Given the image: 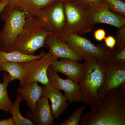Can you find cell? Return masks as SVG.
Segmentation results:
<instances>
[{
  "label": "cell",
  "mask_w": 125,
  "mask_h": 125,
  "mask_svg": "<svg viewBox=\"0 0 125 125\" xmlns=\"http://www.w3.org/2000/svg\"><path fill=\"white\" fill-rule=\"evenodd\" d=\"M57 0H18L11 6L23 12L27 18L37 16L45 7Z\"/></svg>",
  "instance_id": "obj_16"
},
{
  "label": "cell",
  "mask_w": 125,
  "mask_h": 125,
  "mask_svg": "<svg viewBox=\"0 0 125 125\" xmlns=\"http://www.w3.org/2000/svg\"><path fill=\"white\" fill-rule=\"evenodd\" d=\"M104 66L106 81L99 93L100 99L108 91L125 84V63L107 60L104 61Z\"/></svg>",
  "instance_id": "obj_10"
},
{
  "label": "cell",
  "mask_w": 125,
  "mask_h": 125,
  "mask_svg": "<svg viewBox=\"0 0 125 125\" xmlns=\"http://www.w3.org/2000/svg\"><path fill=\"white\" fill-rule=\"evenodd\" d=\"M45 45L48 46L51 55L57 59L66 58L78 62L84 60L83 56L76 49L56 34L52 33L48 35Z\"/></svg>",
  "instance_id": "obj_9"
},
{
  "label": "cell",
  "mask_w": 125,
  "mask_h": 125,
  "mask_svg": "<svg viewBox=\"0 0 125 125\" xmlns=\"http://www.w3.org/2000/svg\"><path fill=\"white\" fill-rule=\"evenodd\" d=\"M0 19L5 23L0 31V49L11 52L25 22L24 13L7 5L0 13Z\"/></svg>",
  "instance_id": "obj_5"
},
{
  "label": "cell",
  "mask_w": 125,
  "mask_h": 125,
  "mask_svg": "<svg viewBox=\"0 0 125 125\" xmlns=\"http://www.w3.org/2000/svg\"><path fill=\"white\" fill-rule=\"evenodd\" d=\"M111 11L118 15L125 16V2L121 0H104Z\"/></svg>",
  "instance_id": "obj_22"
},
{
  "label": "cell",
  "mask_w": 125,
  "mask_h": 125,
  "mask_svg": "<svg viewBox=\"0 0 125 125\" xmlns=\"http://www.w3.org/2000/svg\"><path fill=\"white\" fill-rule=\"evenodd\" d=\"M46 54L42 51L38 55H27L17 51L10 52L3 51L0 49V65L4 62H27L40 59Z\"/></svg>",
  "instance_id": "obj_18"
},
{
  "label": "cell",
  "mask_w": 125,
  "mask_h": 125,
  "mask_svg": "<svg viewBox=\"0 0 125 125\" xmlns=\"http://www.w3.org/2000/svg\"><path fill=\"white\" fill-rule=\"evenodd\" d=\"M81 117V125H125V84L109 90Z\"/></svg>",
  "instance_id": "obj_1"
},
{
  "label": "cell",
  "mask_w": 125,
  "mask_h": 125,
  "mask_svg": "<svg viewBox=\"0 0 125 125\" xmlns=\"http://www.w3.org/2000/svg\"><path fill=\"white\" fill-rule=\"evenodd\" d=\"M6 72L9 73L11 81L18 80L21 84L24 80L25 74L24 69L21 62H4L0 65V71Z\"/></svg>",
  "instance_id": "obj_19"
},
{
  "label": "cell",
  "mask_w": 125,
  "mask_h": 125,
  "mask_svg": "<svg viewBox=\"0 0 125 125\" xmlns=\"http://www.w3.org/2000/svg\"><path fill=\"white\" fill-rule=\"evenodd\" d=\"M8 3L6 0H0V13L3 10Z\"/></svg>",
  "instance_id": "obj_30"
},
{
  "label": "cell",
  "mask_w": 125,
  "mask_h": 125,
  "mask_svg": "<svg viewBox=\"0 0 125 125\" xmlns=\"http://www.w3.org/2000/svg\"><path fill=\"white\" fill-rule=\"evenodd\" d=\"M109 60L120 63H125V46L115 45L111 49V53Z\"/></svg>",
  "instance_id": "obj_24"
},
{
  "label": "cell",
  "mask_w": 125,
  "mask_h": 125,
  "mask_svg": "<svg viewBox=\"0 0 125 125\" xmlns=\"http://www.w3.org/2000/svg\"><path fill=\"white\" fill-rule=\"evenodd\" d=\"M121 0L122 1H123V2H125V0Z\"/></svg>",
  "instance_id": "obj_33"
},
{
  "label": "cell",
  "mask_w": 125,
  "mask_h": 125,
  "mask_svg": "<svg viewBox=\"0 0 125 125\" xmlns=\"http://www.w3.org/2000/svg\"><path fill=\"white\" fill-rule=\"evenodd\" d=\"M42 96L46 97L51 103L52 112L57 119L66 110L70 103L67 102V99L60 90L56 88L49 81L47 84L43 85Z\"/></svg>",
  "instance_id": "obj_15"
},
{
  "label": "cell",
  "mask_w": 125,
  "mask_h": 125,
  "mask_svg": "<svg viewBox=\"0 0 125 125\" xmlns=\"http://www.w3.org/2000/svg\"><path fill=\"white\" fill-rule=\"evenodd\" d=\"M91 21L93 25L104 23L119 29L125 25V16L118 15L111 11L104 0L90 10Z\"/></svg>",
  "instance_id": "obj_11"
},
{
  "label": "cell",
  "mask_w": 125,
  "mask_h": 125,
  "mask_svg": "<svg viewBox=\"0 0 125 125\" xmlns=\"http://www.w3.org/2000/svg\"><path fill=\"white\" fill-rule=\"evenodd\" d=\"M23 100L22 97L19 94L16 96L14 102L13 103L10 114L15 125H33L34 124L29 119L24 117L21 115L20 110V105L21 101Z\"/></svg>",
  "instance_id": "obj_21"
},
{
  "label": "cell",
  "mask_w": 125,
  "mask_h": 125,
  "mask_svg": "<svg viewBox=\"0 0 125 125\" xmlns=\"http://www.w3.org/2000/svg\"><path fill=\"white\" fill-rule=\"evenodd\" d=\"M17 92L26 101L27 106L31 111L35 109L36 104L42 95V87L37 82H33L24 86H20Z\"/></svg>",
  "instance_id": "obj_17"
},
{
  "label": "cell",
  "mask_w": 125,
  "mask_h": 125,
  "mask_svg": "<svg viewBox=\"0 0 125 125\" xmlns=\"http://www.w3.org/2000/svg\"><path fill=\"white\" fill-rule=\"evenodd\" d=\"M50 34L44 29L37 16L27 18L11 51L34 55L38 50L45 46V39Z\"/></svg>",
  "instance_id": "obj_3"
},
{
  "label": "cell",
  "mask_w": 125,
  "mask_h": 125,
  "mask_svg": "<svg viewBox=\"0 0 125 125\" xmlns=\"http://www.w3.org/2000/svg\"><path fill=\"white\" fill-rule=\"evenodd\" d=\"M0 125H15L12 117L4 120H0Z\"/></svg>",
  "instance_id": "obj_29"
},
{
  "label": "cell",
  "mask_w": 125,
  "mask_h": 125,
  "mask_svg": "<svg viewBox=\"0 0 125 125\" xmlns=\"http://www.w3.org/2000/svg\"><path fill=\"white\" fill-rule=\"evenodd\" d=\"M94 35L96 40L101 42L104 40L106 37V31L104 29H99L94 31Z\"/></svg>",
  "instance_id": "obj_26"
},
{
  "label": "cell",
  "mask_w": 125,
  "mask_h": 125,
  "mask_svg": "<svg viewBox=\"0 0 125 125\" xmlns=\"http://www.w3.org/2000/svg\"><path fill=\"white\" fill-rule=\"evenodd\" d=\"M85 75L79 83L80 102L89 105L91 109L100 103L99 93L106 81L104 61L92 57H85Z\"/></svg>",
  "instance_id": "obj_2"
},
{
  "label": "cell",
  "mask_w": 125,
  "mask_h": 125,
  "mask_svg": "<svg viewBox=\"0 0 125 125\" xmlns=\"http://www.w3.org/2000/svg\"><path fill=\"white\" fill-rule=\"evenodd\" d=\"M61 0L63 1V2H64V3H67V2L75 1L77 0Z\"/></svg>",
  "instance_id": "obj_32"
},
{
  "label": "cell",
  "mask_w": 125,
  "mask_h": 125,
  "mask_svg": "<svg viewBox=\"0 0 125 125\" xmlns=\"http://www.w3.org/2000/svg\"><path fill=\"white\" fill-rule=\"evenodd\" d=\"M79 62L71 59L61 58L60 61H55L50 66L55 71L66 75L70 79L79 83L83 79L86 71L84 62Z\"/></svg>",
  "instance_id": "obj_13"
},
{
  "label": "cell",
  "mask_w": 125,
  "mask_h": 125,
  "mask_svg": "<svg viewBox=\"0 0 125 125\" xmlns=\"http://www.w3.org/2000/svg\"><path fill=\"white\" fill-rule=\"evenodd\" d=\"M3 81L0 83V109L6 113H10L13 103L10 99L7 92V87L11 82L9 73L6 72L3 73Z\"/></svg>",
  "instance_id": "obj_20"
},
{
  "label": "cell",
  "mask_w": 125,
  "mask_h": 125,
  "mask_svg": "<svg viewBox=\"0 0 125 125\" xmlns=\"http://www.w3.org/2000/svg\"><path fill=\"white\" fill-rule=\"evenodd\" d=\"M25 117L29 119L34 125H54L55 117L51 110L48 99L42 96L36 104L33 111L30 110L25 113Z\"/></svg>",
  "instance_id": "obj_14"
},
{
  "label": "cell",
  "mask_w": 125,
  "mask_h": 125,
  "mask_svg": "<svg viewBox=\"0 0 125 125\" xmlns=\"http://www.w3.org/2000/svg\"><path fill=\"white\" fill-rule=\"evenodd\" d=\"M18 0H6L8 3L7 5L9 6L12 5Z\"/></svg>",
  "instance_id": "obj_31"
},
{
  "label": "cell",
  "mask_w": 125,
  "mask_h": 125,
  "mask_svg": "<svg viewBox=\"0 0 125 125\" xmlns=\"http://www.w3.org/2000/svg\"><path fill=\"white\" fill-rule=\"evenodd\" d=\"M58 59L53 57L48 52L40 59L27 62H21L25 71L24 80L20 86L33 82L41 83L43 85L49 83L47 70L54 62Z\"/></svg>",
  "instance_id": "obj_8"
},
{
  "label": "cell",
  "mask_w": 125,
  "mask_h": 125,
  "mask_svg": "<svg viewBox=\"0 0 125 125\" xmlns=\"http://www.w3.org/2000/svg\"><path fill=\"white\" fill-rule=\"evenodd\" d=\"M44 29L56 35L63 33L66 24L64 3L57 0L43 9L37 16Z\"/></svg>",
  "instance_id": "obj_6"
},
{
  "label": "cell",
  "mask_w": 125,
  "mask_h": 125,
  "mask_svg": "<svg viewBox=\"0 0 125 125\" xmlns=\"http://www.w3.org/2000/svg\"><path fill=\"white\" fill-rule=\"evenodd\" d=\"M83 2L90 8H93L98 5L103 0H82Z\"/></svg>",
  "instance_id": "obj_28"
},
{
  "label": "cell",
  "mask_w": 125,
  "mask_h": 125,
  "mask_svg": "<svg viewBox=\"0 0 125 125\" xmlns=\"http://www.w3.org/2000/svg\"><path fill=\"white\" fill-rule=\"evenodd\" d=\"M90 10L82 0L64 3L66 24L62 33L81 36L91 32L94 25L91 22Z\"/></svg>",
  "instance_id": "obj_4"
},
{
  "label": "cell",
  "mask_w": 125,
  "mask_h": 125,
  "mask_svg": "<svg viewBox=\"0 0 125 125\" xmlns=\"http://www.w3.org/2000/svg\"><path fill=\"white\" fill-rule=\"evenodd\" d=\"M85 108L84 106L78 108L72 113L69 118L64 121L60 125H79L82 117V114Z\"/></svg>",
  "instance_id": "obj_23"
},
{
  "label": "cell",
  "mask_w": 125,
  "mask_h": 125,
  "mask_svg": "<svg viewBox=\"0 0 125 125\" xmlns=\"http://www.w3.org/2000/svg\"><path fill=\"white\" fill-rule=\"evenodd\" d=\"M104 40L105 41L106 46L110 49H113L116 45V40L112 36L109 35L105 37Z\"/></svg>",
  "instance_id": "obj_27"
},
{
  "label": "cell",
  "mask_w": 125,
  "mask_h": 125,
  "mask_svg": "<svg viewBox=\"0 0 125 125\" xmlns=\"http://www.w3.org/2000/svg\"><path fill=\"white\" fill-rule=\"evenodd\" d=\"M47 75L49 81L56 88L64 92L65 96L69 103L80 102V87L79 83H75L68 78L66 79L61 78L50 65L48 69Z\"/></svg>",
  "instance_id": "obj_12"
},
{
  "label": "cell",
  "mask_w": 125,
  "mask_h": 125,
  "mask_svg": "<svg viewBox=\"0 0 125 125\" xmlns=\"http://www.w3.org/2000/svg\"><path fill=\"white\" fill-rule=\"evenodd\" d=\"M56 35L72 46L84 58L92 57L104 61L110 58L111 49L104 44L95 45L87 38L73 34L62 33Z\"/></svg>",
  "instance_id": "obj_7"
},
{
  "label": "cell",
  "mask_w": 125,
  "mask_h": 125,
  "mask_svg": "<svg viewBox=\"0 0 125 125\" xmlns=\"http://www.w3.org/2000/svg\"><path fill=\"white\" fill-rule=\"evenodd\" d=\"M116 45L118 46H125V25L118 29L115 35Z\"/></svg>",
  "instance_id": "obj_25"
}]
</instances>
